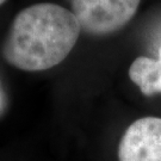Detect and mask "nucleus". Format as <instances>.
<instances>
[{"label":"nucleus","mask_w":161,"mask_h":161,"mask_svg":"<svg viewBox=\"0 0 161 161\" xmlns=\"http://www.w3.org/2000/svg\"><path fill=\"white\" fill-rule=\"evenodd\" d=\"M80 31L74 13L62 6L50 3L31 5L13 19L3 56L22 70H46L68 56Z\"/></svg>","instance_id":"obj_1"},{"label":"nucleus","mask_w":161,"mask_h":161,"mask_svg":"<svg viewBox=\"0 0 161 161\" xmlns=\"http://www.w3.org/2000/svg\"><path fill=\"white\" fill-rule=\"evenodd\" d=\"M140 3L141 0H72V12L85 32L106 35L129 23Z\"/></svg>","instance_id":"obj_2"},{"label":"nucleus","mask_w":161,"mask_h":161,"mask_svg":"<svg viewBox=\"0 0 161 161\" xmlns=\"http://www.w3.org/2000/svg\"><path fill=\"white\" fill-rule=\"evenodd\" d=\"M119 161H161V118L143 117L128 128L118 147Z\"/></svg>","instance_id":"obj_3"},{"label":"nucleus","mask_w":161,"mask_h":161,"mask_svg":"<svg viewBox=\"0 0 161 161\" xmlns=\"http://www.w3.org/2000/svg\"><path fill=\"white\" fill-rule=\"evenodd\" d=\"M129 76L144 96L155 94V85L161 78V61L140 56L129 68Z\"/></svg>","instance_id":"obj_4"},{"label":"nucleus","mask_w":161,"mask_h":161,"mask_svg":"<svg viewBox=\"0 0 161 161\" xmlns=\"http://www.w3.org/2000/svg\"><path fill=\"white\" fill-rule=\"evenodd\" d=\"M155 93H161V78L159 79V81L156 82V85H155Z\"/></svg>","instance_id":"obj_5"},{"label":"nucleus","mask_w":161,"mask_h":161,"mask_svg":"<svg viewBox=\"0 0 161 161\" xmlns=\"http://www.w3.org/2000/svg\"><path fill=\"white\" fill-rule=\"evenodd\" d=\"M159 60L161 61V48H160V50H159Z\"/></svg>","instance_id":"obj_6"},{"label":"nucleus","mask_w":161,"mask_h":161,"mask_svg":"<svg viewBox=\"0 0 161 161\" xmlns=\"http://www.w3.org/2000/svg\"><path fill=\"white\" fill-rule=\"evenodd\" d=\"M6 0H0V5H3V4H4V3H5Z\"/></svg>","instance_id":"obj_7"}]
</instances>
